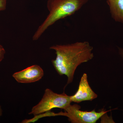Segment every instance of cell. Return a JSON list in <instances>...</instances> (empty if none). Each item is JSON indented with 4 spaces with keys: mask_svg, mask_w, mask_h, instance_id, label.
<instances>
[{
    "mask_svg": "<svg viewBox=\"0 0 123 123\" xmlns=\"http://www.w3.org/2000/svg\"><path fill=\"white\" fill-rule=\"evenodd\" d=\"M71 102V96L64 93H56L50 89H46L41 101L32 108L29 114L36 116L50 111L55 108L64 110L70 105Z\"/></svg>",
    "mask_w": 123,
    "mask_h": 123,
    "instance_id": "obj_3",
    "label": "cell"
},
{
    "mask_svg": "<svg viewBox=\"0 0 123 123\" xmlns=\"http://www.w3.org/2000/svg\"><path fill=\"white\" fill-rule=\"evenodd\" d=\"M7 0H0V11L5 10L7 6Z\"/></svg>",
    "mask_w": 123,
    "mask_h": 123,
    "instance_id": "obj_8",
    "label": "cell"
},
{
    "mask_svg": "<svg viewBox=\"0 0 123 123\" xmlns=\"http://www.w3.org/2000/svg\"><path fill=\"white\" fill-rule=\"evenodd\" d=\"M80 109V107L77 104H70L64 109V112L54 113V116H66L72 123H95L107 112L104 111L96 112L95 110L90 111H83Z\"/></svg>",
    "mask_w": 123,
    "mask_h": 123,
    "instance_id": "obj_4",
    "label": "cell"
},
{
    "mask_svg": "<svg viewBox=\"0 0 123 123\" xmlns=\"http://www.w3.org/2000/svg\"><path fill=\"white\" fill-rule=\"evenodd\" d=\"M44 75L42 68L37 65H32L13 74L12 77L18 83L29 84L38 81Z\"/></svg>",
    "mask_w": 123,
    "mask_h": 123,
    "instance_id": "obj_5",
    "label": "cell"
},
{
    "mask_svg": "<svg viewBox=\"0 0 123 123\" xmlns=\"http://www.w3.org/2000/svg\"><path fill=\"white\" fill-rule=\"evenodd\" d=\"M50 49L55 51L56 57L52 61L59 75L68 77L67 85L72 82L75 70L79 65L93 58V47L88 42L53 45Z\"/></svg>",
    "mask_w": 123,
    "mask_h": 123,
    "instance_id": "obj_1",
    "label": "cell"
},
{
    "mask_svg": "<svg viewBox=\"0 0 123 123\" xmlns=\"http://www.w3.org/2000/svg\"><path fill=\"white\" fill-rule=\"evenodd\" d=\"M2 112H3V111H2V108L1 106L0 105V118L2 116Z\"/></svg>",
    "mask_w": 123,
    "mask_h": 123,
    "instance_id": "obj_11",
    "label": "cell"
},
{
    "mask_svg": "<svg viewBox=\"0 0 123 123\" xmlns=\"http://www.w3.org/2000/svg\"><path fill=\"white\" fill-rule=\"evenodd\" d=\"M97 97L98 95L89 85L87 74L84 73L81 78L77 92L71 96L72 102L79 103L82 101H92Z\"/></svg>",
    "mask_w": 123,
    "mask_h": 123,
    "instance_id": "obj_6",
    "label": "cell"
},
{
    "mask_svg": "<svg viewBox=\"0 0 123 123\" xmlns=\"http://www.w3.org/2000/svg\"><path fill=\"white\" fill-rule=\"evenodd\" d=\"M89 0H48L47 7L49 14L40 25L33 37L38 39L49 27L61 19L71 16L80 10Z\"/></svg>",
    "mask_w": 123,
    "mask_h": 123,
    "instance_id": "obj_2",
    "label": "cell"
},
{
    "mask_svg": "<svg viewBox=\"0 0 123 123\" xmlns=\"http://www.w3.org/2000/svg\"><path fill=\"white\" fill-rule=\"evenodd\" d=\"M118 50L119 54L123 59V49L119 48Z\"/></svg>",
    "mask_w": 123,
    "mask_h": 123,
    "instance_id": "obj_10",
    "label": "cell"
},
{
    "mask_svg": "<svg viewBox=\"0 0 123 123\" xmlns=\"http://www.w3.org/2000/svg\"><path fill=\"white\" fill-rule=\"evenodd\" d=\"M6 51L3 46L0 44V63L4 59Z\"/></svg>",
    "mask_w": 123,
    "mask_h": 123,
    "instance_id": "obj_9",
    "label": "cell"
},
{
    "mask_svg": "<svg viewBox=\"0 0 123 123\" xmlns=\"http://www.w3.org/2000/svg\"><path fill=\"white\" fill-rule=\"evenodd\" d=\"M111 17L123 25V0H106Z\"/></svg>",
    "mask_w": 123,
    "mask_h": 123,
    "instance_id": "obj_7",
    "label": "cell"
}]
</instances>
